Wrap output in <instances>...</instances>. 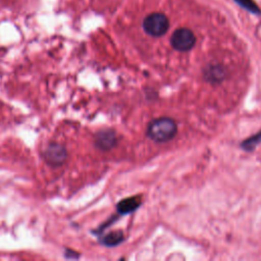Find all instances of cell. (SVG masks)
<instances>
[{"label": "cell", "instance_id": "7", "mask_svg": "<svg viewBox=\"0 0 261 261\" xmlns=\"http://www.w3.org/2000/svg\"><path fill=\"white\" fill-rule=\"evenodd\" d=\"M141 205V197H129V198H125L123 200H121L120 202H118L116 209L117 212L119 214H128L134 212L136 209H138Z\"/></svg>", "mask_w": 261, "mask_h": 261}, {"label": "cell", "instance_id": "9", "mask_svg": "<svg viewBox=\"0 0 261 261\" xmlns=\"http://www.w3.org/2000/svg\"><path fill=\"white\" fill-rule=\"evenodd\" d=\"M260 143H261V130H260L258 134H256V135H254V136L248 138L247 140H245V141L241 144V146H242V148L245 149L246 151H252V150H253L258 144H260Z\"/></svg>", "mask_w": 261, "mask_h": 261}, {"label": "cell", "instance_id": "8", "mask_svg": "<svg viewBox=\"0 0 261 261\" xmlns=\"http://www.w3.org/2000/svg\"><path fill=\"white\" fill-rule=\"evenodd\" d=\"M124 240L123 233L120 230H115V231H111L109 233H107L103 239H102V243L105 246L108 247H113L116 246L118 244H120L122 241Z\"/></svg>", "mask_w": 261, "mask_h": 261}, {"label": "cell", "instance_id": "2", "mask_svg": "<svg viewBox=\"0 0 261 261\" xmlns=\"http://www.w3.org/2000/svg\"><path fill=\"white\" fill-rule=\"evenodd\" d=\"M143 29L145 33L152 37H161L169 29V19L162 12H152L145 16Z\"/></svg>", "mask_w": 261, "mask_h": 261}, {"label": "cell", "instance_id": "3", "mask_svg": "<svg viewBox=\"0 0 261 261\" xmlns=\"http://www.w3.org/2000/svg\"><path fill=\"white\" fill-rule=\"evenodd\" d=\"M170 44L173 49L180 52H187L195 46L196 36L192 30L188 28H179L172 33Z\"/></svg>", "mask_w": 261, "mask_h": 261}, {"label": "cell", "instance_id": "5", "mask_svg": "<svg viewBox=\"0 0 261 261\" xmlns=\"http://www.w3.org/2000/svg\"><path fill=\"white\" fill-rule=\"evenodd\" d=\"M94 143L99 150L108 151L117 144V137L112 129H103L96 134Z\"/></svg>", "mask_w": 261, "mask_h": 261}, {"label": "cell", "instance_id": "4", "mask_svg": "<svg viewBox=\"0 0 261 261\" xmlns=\"http://www.w3.org/2000/svg\"><path fill=\"white\" fill-rule=\"evenodd\" d=\"M43 158L49 165L57 167L65 162L67 158V152L64 146L59 143L52 142L45 148L43 152Z\"/></svg>", "mask_w": 261, "mask_h": 261}, {"label": "cell", "instance_id": "1", "mask_svg": "<svg viewBox=\"0 0 261 261\" xmlns=\"http://www.w3.org/2000/svg\"><path fill=\"white\" fill-rule=\"evenodd\" d=\"M176 132V122L170 117L156 118L147 127V136L157 143H165L172 140Z\"/></svg>", "mask_w": 261, "mask_h": 261}, {"label": "cell", "instance_id": "6", "mask_svg": "<svg viewBox=\"0 0 261 261\" xmlns=\"http://www.w3.org/2000/svg\"><path fill=\"white\" fill-rule=\"evenodd\" d=\"M225 68L220 64H209L204 70V77L212 84H218L225 77Z\"/></svg>", "mask_w": 261, "mask_h": 261}]
</instances>
